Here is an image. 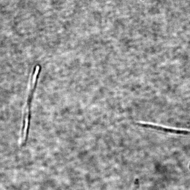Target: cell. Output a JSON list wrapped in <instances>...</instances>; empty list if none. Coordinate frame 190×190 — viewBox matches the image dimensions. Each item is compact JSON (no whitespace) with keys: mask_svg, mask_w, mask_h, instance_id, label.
<instances>
[{"mask_svg":"<svg viewBox=\"0 0 190 190\" xmlns=\"http://www.w3.org/2000/svg\"><path fill=\"white\" fill-rule=\"evenodd\" d=\"M40 70V67L39 66H36L35 69V72H34L33 79H32L31 86V90H30L29 95V99H28L27 108H31V104L33 99V94L35 90L36 83L37 82V79L39 74Z\"/></svg>","mask_w":190,"mask_h":190,"instance_id":"obj_1","label":"cell"}]
</instances>
